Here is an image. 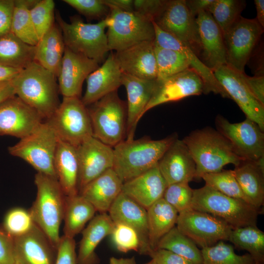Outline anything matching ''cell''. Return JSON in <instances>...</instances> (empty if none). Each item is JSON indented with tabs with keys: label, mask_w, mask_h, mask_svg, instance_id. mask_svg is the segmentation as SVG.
<instances>
[{
	"label": "cell",
	"mask_w": 264,
	"mask_h": 264,
	"mask_svg": "<svg viewBox=\"0 0 264 264\" xmlns=\"http://www.w3.org/2000/svg\"><path fill=\"white\" fill-rule=\"evenodd\" d=\"M177 138V135L173 134L159 140L148 137L125 139L113 148L112 169L124 183L157 166Z\"/></svg>",
	"instance_id": "1"
},
{
	"label": "cell",
	"mask_w": 264,
	"mask_h": 264,
	"mask_svg": "<svg viewBox=\"0 0 264 264\" xmlns=\"http://www.w3.org/2000/svg\"><path fill=\"white\" fill-rule=\"evenodd\" d=\"M57 77L33 61L12 80L15 95L34 109L45 121L58 109L59 101Z\"/></svg>",
	"instance_id": "2"
},
{
	"label": "cell",
	"mask_w": 264,
	"mask_h": 264,
	"mask_svg": "<svg viewBox=\"0 0 264 264\" xmlns=\"http://www.w3.org/2000/svg\"><path fill=\"white\" fill-rule=\"evenodd\" d=\"M182 140L195 161L197 179L206 174L220 172L227 164L236 166L243 161L235 154L229 141L212 128L192 131Z\"/></svg>",
	"instance_id": "3"
},
{
	"label": "cell",
	"mask_w": 264,
	"mask_h": 264,
	"mask_svg": "<svg viewBox=\"0 0 264 264\" xmlns=\"http://www.w3.org/2000/svg\"><path fill=\"white\" fill-rule=\"evenodd\" d=\"M34 182L37 195L29 210L35 224L57 249L60 227L64 219L66 196L57 179L37 173Z\"/></svg>",
	"instance_id": "4"
},
{
	"label": "cell",
	"mask_w": 264,
	"mask_h": 264,
	"mask_svg": "<svg viewBox=\"0 0 264 264\" xmlns=\"http://www.w3.org/2000/svg\"><path fill=\"white\" fill-rule=\"evenodd\" d=\"M191 208L222 220L232 229L257 226L261 211L243 200L227 196L205 185L193 189Z\"/></svg>",
	"instance_id": "5"
},
{
	"label": "cell",
	"mask_w": 264,
	"mask_h": 264,
	"mask_svg": "<svg viewBox=\"0 0 264 264\" xmlns=\"http://www.w3.org/2000/svg\"><path fill=\"white\" fill-rule=\"evenodd\" d=\"M56 20L66 47L99 63L104 60L109 51L105 32L108 25V17L96 23H88L76 15L70 18L68 23L57 13Z\"/></svg>",
	"instance_id": "6"
},
{
	"label": "cell",
	"mask_w": 264,
	"mask_h": 264,
	"mask_svg": "<svg viewBox=\"0 0 264 264\" xmlns=\"http://www.w3.org/2000/svg\"><path fill=\"white\" fill-rule=\"evenodd\" d=\"M92 136L113 148L127 136V103L117 91L112 92L87 107Z\"/></svg>",
	"instance_id": "7"
},
{
	"label": "cell",
	"mask_w": 264,
	"mask_h": 264,
	"mask_svg": "<svg viewBox=\"0 0 264 264\" xmlns=\"http://www.w3.org/2000/svg\"><path fill=\"white\" fill-rule=\"evenodd\" d=\"M57 142L53 129L44 121L32 133L9 147L8 150L11 155L30 164L37 173L57 178L54 160Z\"/></svg>",
	"instance_id": "8"
},
{
	"label": "cell",
	"mask_w": 264,
	"mask_h": 264,
	"mask_svg": "<svg viewBox=\"0 0 264 264\" xmlns=\"http://www.w3.org/2000/svg\"><path fill=\"white\" fill-rule=\"evenodd\" d=\"M46 121L57 137L75 147L92 136L87 107L77 97H63L58 109Z\"/></svg>",
	"instance_id": "9"
},
{
	"label": "cell",
	"mask_w": 264,
	"mask_h": 264,
	"mask_svg": "<svg viewBox=\"0 0 264 264\" xmlns=\"http://www.w3.org/2000/svg\"><path fill=\"white\" fill-rule=\"evenodd\" d=\"M107 5L110 10L106 33L109 51L117 52L144 41H154L153 22L144 20L134 13Z\"/></svg>",
	"instance_id": "10"
},
{
	"label": "cell",
	"mask_w": 264,
	"mask_h": 264,
	"mask_svg": "<svg viewBox=\"0 0 264 264\" xmlns=\"http://www.w3.org/2000/svg\"><path fill=\"white\" fill-rule=\"evenodd\" d=\"M264 32V28L256 18L242 16L223 34L226 65L235 70L244 73L254 48Z\"/></svg>",
	"instance_id": "11"
},
{
	"label": "cell",
	"mask_w": 264,
	"mask_h": 264,
	"mask_svg": "<svg viewBox=\"0 0 264 264\" xmlns=\"http://www.w3.org/2000/svg\"><path fill=\"white\" fill-rule=\"evenodd\" d=\"M216 130L230 143L235 154L242 160L256 161L264 156V133L254 121L246 118L231 123L223 116L215 118Z\"/></svg>",
	"instance_id": "12"
},
{
	"label": "cell",
	"mask_w": 264,
	"mask_h": 264,
	"mask_svg": "<svg viewBox=\"0 0 264 264\" xmlns=\"http://www.w3.org/2000/svg\"><path fill=\"white\" fill-rule=\"evenodd\" d=\"M176 226L201 248L228 241L232 230L222 220L193 209L178 214Z\"/></svg>",
	"instance_id": "13"
},
{
	"label": "cell",
	"mask_w": 264,
	"mask_h": 264,
	"mask_svg": "<svg viewBox=\"0 0 264 264\" xmlns=\"http://www.w3.org/2000/svg\"><path fill=\"white\" fill-rule=\"evenodd\" d=\"M153 22L162 30L188 45L198 56L199 46L196 17L190 12L185 0H167Z\"/></svg>",
	"instance_id": "14"
},
{
	"label": "cell",
	"mask_w": 264,
	"mask_h": 264,
	"mask_svg": "<svg viewBox=\"0 0 264 264\" xmlns=\"http://www.w3.org/2000/svg\"><path fill=\"white\" fill-rule=\"evenodd\" d=\"M214 75L245 114L246 118L255 122L264 131V106L253 96L242 74L228 66L223 65L213 70Z\"/></svg>",
	"instance_id": "15"
},
{
	"label": "cell",
	"mask_w": 264,
	"mask_h": 264,
	"mask_svg": "<svg viewBox=\"0 0 264 264\" xmlns=\"http://www.w3.org/2000/svg\"><path fill=\"white\" fill-rule=\"evenodd\" d=\"M203 83L199 75L190 68L161 79H156L151 98L143 115L159 105L180 100L203 93Z\"/></svg>",
	"instance_id": "16"
},
{
	"label": "cell",
	"mask_w": 264,
	"mask_h": 264,
	"mask_svg": "<svg viewBox=\"0 0 264 264\" xmlns=\"http://www.w3.org/2000/svg\"><path fill=\"white\" fill-rule=\"evenodd\" d=\"M44 121L38 112L16 95L0 104V135L22 139Z\"/></svg>",
	"instance_id": "17"
},
{
	"label": "cell",
	"mask_w": 264,
	"mask_h": 264,
	"mask_svg": "<svg viewBox=\"0 0 264 264\" xmlns=\"http://www.w3.org/2000/svg\"><path fill=\"white\" fill-rule=\"evenodd\" d=\"M76 148L79 163V193L90 181L112 168L114 153L113 148L93 136Z\"/></svg>",
	"instance_id": "18"
},
{
	"label": "cell",
	"mask_w": 264,
	"mask_h": 264,
	"mask_svg": "<svg viewBox=\"0 0 264 264\" xmlns=\"http://www.w3.org/2000/svg\"><path fill=\"white\" fill-rule=\"evenodd\" d=\"M199 50L198 58L213 71L226 65V52L223 34L211 14L202 11L196 17Z\"/></svg>",
	"instance_id": "19"
},
{
	"label": "cell",
	"mask_w": 264,
	"mask_h": 264,
	"mask_svg": "<svg viewBox=\"0 0 264 264\" xmlns=\"http://www.w3.org/2000/svg\"><path fill=\"white\" fill-rule=\"evenodd\" d=\"M99 67L96 61L75 53L65 46L57 77L59 92L63 97L80 98L84 80Z\"/></svg>",
	"instance_id": "20"
},
{
	"label": "cell",
	"mask_w": 264,
	"mask_h": 264,
	"mask_svg": "<svg viewBox=\"0 0 264 264\" xmlns=\"http://www.w3.org/2000/svg\"><path fill=\"white\" fill-rule=\"evenodd\" d=\"M157 166L167 185L196 178L195 161L182 141L177 138L166 150Z\"/></svg>",
	"instance_id": "21"
},
{
	"label": "cell",
	"mask_w": 264,
	"mask_h": 264,
	"mask_svg": "<svg viewBox=\"0 0 264 264\" xmlns=\"http://www.w3.org/2000/svg\"><path fill=\"white\" fill-rule=\"evenodd\" d=\"M154 41H144L114 55L123 73L146 80H156L157 68Z\"/></svg>",
	"instance_id": "22"
},
{
	"label": "cell",
	"mask_w": 264,
	"mask_h": 264,
	"mask_svg": "<svg viewBox=\"0 0 264 264\" xmlns=\"http://www.w3.org/2000/svg\"><path fill=\"white\" fill-rule=\"evenodd\" d=\"M156 80L139 78L123 73L122 85L127 94V123L126 140L133 139L138 122L153 93Z\"/></svg>",
	"instance_id": "23"
},
{
	"label": "cell",
	"mask_w": 264,
	"mask_h": 264,
	"mask_svg": "<svg viewBox=\"0 0 264 264\" xmlns=\"http://www.w3.org/2000/svg\"><path fill=\"white\" fill-rule=\"evenodd\" d=\"M155 32L154 43L158 46L184 53L189 59L191 68L200 77L203 83V93L213 92L224 98L228 94L215 78L213 71L207 67L186 44L162 30L153 22Z\"/></svg>",
	"instance_id": "24"
},
{
	"label": "cell",
	"mask_w": 264,
	"mask_h": 264,
	"mask_svg": "<svg viewBox=\"0 0 264 264\" xmlns=\"http://www.w3.org/2000/svg\"><path fill=\"white\" fill-rule=\"evenodd\" d=\"M123 72L111 52L101 66L87 78V88L82 98L83 103L88 107L105 95L115 91L122 85Z\"/></svg>",
	"instance_id": "25"
},
{
	"label": "cell",
	"mask_w": 264,
	"mask_h": 264,
	"mask_svg": "<svg viewBox=\"0 0 264 264\" xmlns=\"http://www.w3.org/2000/svg\"><path fill=\"white\" fill-rule=\"evenodd\" d=\"M16 258L22 264H55L57 249L36 225L28 233L13 238Z\"/></svg>",
	"instance_id": "26"
},
{
	"label": "cell",
	"mask_w": 264,
	"mask_h": 264,
	"mask_svg": "<svg viewBox=\"0 0 264 264\" xmlns=\"http://www.w3.org/2000/svg\"><path fill=\"white\" fill-rule=\"evenodd\" d=\"M108 214L114 223L126 224L138 233L141 244L139 253L147 255L151 250L148 241L147 210L121 192L110 207Z\"/></svg>",
	"instance_id": "27"
},
{
	"label": "cell",
	"mask_w": 264,
	"mask_h": 264,
	"mask_svg": "<svg viewBox=\"0 0 264 264\" xmlns=\"http://www.w3.org/2000/svg\"><path fill=\"white\" fill-rule=\"evenodd\" d=\"M167 186L157 165L123 183L122 192L147 210L163 198Z\"/></svg>",
	"instance_id": "28"
},
{
	"label": "cell",
	"mask_w": 264,
	"mask_h": 264,
	"mask_svg": "<svg viewBox=\"0 0 264 264\" xmlns=\"http://www.w3.org/2000/svg\"><path fill=\"white\" fill-rule=\"evenodd\" d=\"M123 182L112 169L90 181L79 193L100 213L108 212L122 192Z\"/></svg>",
	"instance_id": "29"
},
{
	"label": "cell",
	"mask_w": 264,
	"mask_h": 264,
	"mask_svg": "<svg viewBox=\"0 0 264 264\" xmlns=\"http://www.w3.org/2000/svg\"><path fill=\"white\" fill-rule=\"evenodd\" d=\"M54 165L57 180L65 196L79 194L76 148L58 138Z\"/></svg>",
	"instance_id": "30"
},
{
	"label": "cell",
	"mask_w": 264,
	"mask_h": 264,
	"mask_svg": "<svg viewBox=\"0 0 264 264\" xmlns=\"http://www.w3.org/2000/svg\"><path fill=\"white\" fill-rule=\"evenodd\" d=\"M114 222L107 213L94 217L82 230L77 260L78 264H98L99 259L95 249L101 242L112 231Z\"/></svg>",
	"instance_id": "31"
},
{
	"label": "cell",
	"mask_w": 264,
	"mask_h": 264,
	"mask_svg": "<svg viewBox=\"0 0 264 264\" xmlns=\"http://www.w3.org/2000/svg\"><path fill=\"white\" fill-rule=\"evenodd\" d=\"M62 32L54 22L36 45L34 61L58 77L65 51Z\"/></svg>",
	"instance_id": "32"
},
{
	"label": "cell",
	"mask_w": 264,
	"mask_h": 264,
	"mask_svg": "<svg viewBox=\"0 0 264 264\" xmlns=\"http://www.w3.org/2000/svg\"><path fill=\"white\" fill-rule=\"evenodd\" d=\"M233 171L248 202L260 210L264 203V173L255 161L245 160L236 166Z\"/></svg>",
	"instance_id": "33"
},
{
	"label": "cell",
	"mask_w": 264,
	"mask_h": 264,
	"mask_svg": "<svg viewBox=\"0 0 264 264\" xmlns=\"http://www.w3.org/2000/svg\"><path fill=\"white\" fill-rule=\"evenodd\" d=\"M149 244L156 248L159 240L176 225L178 212L163 198L147 209Z\"/></svg>",
	"instance_id": "34"
},
{
	"label": "cell",
	"mask_w": 264,
	"mask_h": 264,
	"mask_svg": "<svg viewBox=\"0 0 264 264\" xmlns=\"http://www.w3.org/2000/svg\"><path fill=\"white\" fill-rule=\"evenodd\" d=\"M96 212L92 204L80 194L66 197L63 235L74 238L94 217Z\"/></svg>",
	"instance_id": "35"
},
{
	"label": "cell",
	"mask_w": 264,
	"mask_h": 264,
	"mask_svg": "<svg viewBox=\"0 0 264 264\" xmlns=\"http://www.w3.org/2000/svg\"><path fill=\"white\" fill-rule=\"evenodd\" d=\"M35 50L10 32L0 36V65L22 70L34 61Z\"/></svg>",
	"instance_id": "36"
},
{
	"label": "cell",
	"mask_w": 264,
	"mask_h": 264,
	"mask_svg": "<svg viewBox=\"0 0 264 264\" xmlns=\"http://www.w3.org/2000/svg\"><path fill=\"white\" fill-rule=\"evenodd\" d=\"M37 0H15L10 32L23 42L36 46L39 39L32 21L30 9Z\"/></svg>",
	"instance_id": "37"
},
{
	"label": "cell",
	"mask_w": 264,
	"mask_h": 264,
	"mask_svg": "<svg viewBox=\"0 0 264 264\" xmlns=\"http://www.w3.org/2000/svg\"><path fill=\"white\" fill-rule=\"evenodd\" d=\"M228 241L236 248L247 251L256 263H264V232L257 226L232 229Z\"/></svg>",
	"instance_id": "38"
},
{
	"label": "cell",
	"mask_w": 264,
	"mask_h": 264,
	"mask_svg": "<svg viewBox=\"0 0 264 264\" xmlns=\"http://www.w3.org/2000/svg\"><path fill=\"white\" fill-rule=\"evenodd\" d=\"M156 248L169 250L186 259L193 264H203L201 250L176 226L161 238Z\"/></svg>",
	"instance_id": "39"
},
{
	"label": "cell",
	"mask_w": 264,
	"mask_h": 264,
	"mask_svg": "<svg viewBox=\"0 0 264 264\" xmlns=\"http://www.w3.org/2000/svg\"><path fill=\"white\" fill-rule=\"evenodd\" d=\"M203 264H255L248 253L237 254L234 246L221 241L215 245L201 248Z\"/></svg>",
	"instance_id": "40"
},
{
	"label": "cell",
	"mask_w": 264,
	"mask_h": 264,
	"mask_svg": "<svg viewBox=\"0 0 264 264\" xmlns=\"http://www.w3.org/2000/svg\"><path fill=\"white\" fill-rule=\"evenodd\" d=\"M154 51L157 68L156 79H163L191 68L190 61L184 53L161 47L154 42Z\"/></svg>",
	"instance_id": "41"
},
{
	"label": "cell",
	"mask_w": 264,
	"mask_h": 264,
	"mask_svg": "<svg viewBox=\"0 0 264 264\" xmlns=\"http://www.w3.org/2000/svg\"><path fill=\"white\" fill-rule=\"evenodd\" d=\"M245 6V0H214L208 11L223 34L241 16Z\"/></svg>",
	"instance_id": "42"
},
{
	"label": "cell",
	"mask_w": 264,
	"mask_h": 264,
	"mask_svg": "<svg viewBox=\"0 0 264 264\" xmlns=\"http://www.w3.org/2000/svg\"><path fill=\"white\" fill-rule=\"evenodd\" d=\"M201 178L205 181V185L227 196L250 204L240 188L233 170H221L206 174L202 175Z\"/></svg>",
	"instance_id": "43"
},
{
	"label": "cell",
	"mask_w": 264,
	"mask_h": 264,
	"mask_svg": "<svg viewBox=\"0 0 264 264\" xmlns=\"http://www.w3.org/2000/svg\"><path fill=\"white\" fill-rule=\"evenodd\" d=\"M35 225L29 210L16 207L6 212L2 228L10 237L15 238L28 233Z\"/></svg>",
	"instance_id": "44"
},
{
	"label": "cell",
	"mask_w": 264,
	"mask_h": 264,
	"mask_svg": "<svg viewBox=\"0 0 264 264\" xmlns=\"http://www.w3.org/2000/svg\"><path fill=\"white\" fill-rule=\"evenodd\" d=\"M55 2L53 0H37L30 9L32 21L39 40L54 23Z\"/></svg>",
	"instance_id": "45"
},
{
	"label": "cell",
	"mask_w": 264,
	"mask_h": 264,
	"mask_svg": "<svg viewBox=\"0 0 264 264\" xmlns=\"http://www.w3.org/2000/svg\"><path fill=\"white\" fill-rule=\"evenodd\" d=\"M192 189L187 182H179L167 185L163 198L178 214L192 209Z\"/></svg>",
	"instance_id": "46"
},
{
	"label": "cell",
	"mask_w": 264,
	"mask_h": 264,
	"mask_svg": "<svg viewBox=\"0 0 264 264\" xmlns=\"http://www.w3.org/2000/svg\"><path fill=\"white\" fill-rule=\"evenodd\" d=\"M110 235L116 249L122 252H139L141 244L138 233L132 227L121 223H114Z\"/></svg>",
	"instance_id": "47"
},
{
	"label": "cell",
	"mask_w": 264,
	"mask_h": 264,
	"mask_svg": "<svg viewBox=\"0 0 264 264\" xmlns=\"http://www.w3.org/2000/svg\"><path fill=\"white\" fill-rule=\"evenodd\" d=\"M76 9L79 13L88 18L100 20L105 19L110 15L109 7L103 0H64Z\"/></svg>",
	"instance_id": "48"
},
{
	"label": "cell",
	"mask_w": 264,
	"mask_h": 264,
	"mask_svg": "<svg viewBox=\"0 0 264 264\" xmlns=\"http://www.w3.org/2000/svg\"><path fill=\"white\" fill-rule=\"evenodd\" d=\"M167 0H134L133 13L140 18L153 22L165 6Z\"/></svg>",
	"instance_id": "49"
},
{
	"label": "cell",
	"mask_w": 264,
	"mask_h": 264,
	"mask_svg": "<svg viewBox=\"0 0 264 264\" xmlns=\"http://www.w3.org/2000/svg\"><path fill=\"white\" fill-rule=\"evenodd\" d=\"M55 264H78L74 238L61 237Z\"/></svg>",
	"instance_id": "50"
},
{
	"label": "cell",
	"mask_w": 264,
	"mask_h": 264,
	"mask_svg": "<svg viewBox=\"0 0 264 264\" xmlns=\"http://www.w3.org/2000/svg\"><path fill=\"white\" fill-rule=\"evenodd\" d=\"M14 239L0 228V264H15Z\"/></svg>",
	"instance_id": "51"
},
{
	"label": "cell",
	"mask_w": 264,
	"mask_h": 264,
	"mask_svg": "<svg viewBox=\"0 0 264 264\" xmlns=\"http://www.w3.org/2000/svg\"><path fill=\"white\" fill-rule=\"evenodd\" d=\"M156 264H193L186 259L169 250L156 248L147 253Z\"/></svg>",
	"instance_id": "52"
},
{
	"label": "cell",
	"mask_w": 264,
	"mask_h": 264,
	"mask_svg": "<svg viewBox=\"0 0 264 264\" xmlns=\"http://www.w3.org/2000/svg\"><path fill=\"white\" fill-rule=\"evenodd\" d=\"M15 0H0V36L10 32Z\"/></svg>",
	"instance_id": "53"
},
{
	"label": "cell",
	"mask_w": 264,
	"mask_h": 264,
	"mask_svg": "<svg viewBox=\"0 0 264 264\" xmlns=\"http://www.w3.org/2000/svg\"><path fill=\"white\" fill-rule=\"evenodd\" d=\"M242 77L249 91L256 100L264 106V76L258 75L250 77L244 73Z\"/></svg>",
	"instance_id": "54"
},
{
	"label": "cell",
	"mask_w": 264,
	"mask_h": 264,
	"mask_svg": "<svg viewBox=\"0 0 264 264\" xmlns=\"http://www.w3.org/2000/svg\"><path fill=\"white\" fill-rule=\"evenodd\" d=\"M186 5L192 14L196 17L202 11H208L214 0H185Z\"/></svg>",
	"instance_id": "55"
},
{
	"label": "cell",
	"mask_w": 264,
	"mask_h": 264,
	"mask_svg": "<svg viewBox=\"0 0 264 264\" xmlns=\"http://www.w3.org/2000/svg\"><path fill=\"white\" fill-rule=\"evenodd\" d=\"M103 1L122 11L133 13V0H103Z\"/></svg>",
	"instance_id": "56"
},
{
	"label": "cell",
	"mask_w": 264,
	"mask_h": 264,
	"mask_svg": "<svg viewBox=\"0 0 264 264\" xmlns=\"http://www.w3.org/2000/svg\"><path fill=\"white\" fill-rule=\"evenodd\" d=\"M15 95V89L12 80L0 83V104Z\"/></svg>",
	"instance_id": "57"
},
{
	"label": "cell",
	"mask_w": 264,
	"mask_h": 264,
	"mask_svg": "<svg viewBox=\"0 0 264 264\" xmlns=\"http://www.w3.org/2000/svg\"><path fill=\"white\" fill-rule=\"evenodd\" d=\"M21 70L0 65V83L12 80Z\"/></svg>",
	"instance_id": "58"
},
{
	"label": "cell",
	"mask_w": 264,
	"mask_h": 264,
	"mask_svg": "<svg viewBox=\"0 0 264 264\" xmlns=\"http://www.w3.org/2000/svg\"><path fill=\"white\" fill-rule=\"evenodd\" d=\"M257 17L259 23L264 28V0H255Z\"/></svg>",
	"instance_id": "59"
},
{
	"label": "cell",
	"mask_w": 264,
	"mask_h": 264,
	"mask_svg": "<svg viewBox=\"0 0 264 264\" xmlns=\"http://www.w3.org/2000/svg\"><path fill=\"white\" fill-rule=\"evenodd\" d=\"M109 264H136V263L134 257L127 258L111 257L110 259Z\"/></svg>",
	"instance_id": "60"
},
{
	"label": "cell",
	"mask_w": 264,
	"mask_h": 264,
	"mask_svg": "<svg viewBox=\"0 0 264 264\" xmlns=\"http://www.w3.org/2000/svg\"><path fill=\"white\" fill-rule=\"evenodd\" d=\"M145 264H156V263L154 262V261L152 259L150 262Z\"/></svg>",
	"instance_id": "61"
},
{
	"label": "cell",
	"mask_w": 264,
	"mask_h": 264,
	"mask_svg": "<svg viewBox=\"0 0 264 264\" xmlns=\"http://www.w3.org/2000/svg\"><path fill=\"white\" fill-rule=\"evenodd\" d=\"M15 264H22L16 258V262Z\"/></svg>",
	"instance_id": "62"
},
{
	"label": "cell",
	"mask_w": 264,
	"mask_h": 264,
	"mask_svg": "<svg viewBox=\"0 0 264 264\" xmlns=\"http://www.w3.org/2000/svg\"><path fill=\"white\" fill-rule=\"evenodd\" d=\"M255 264H264V263H256Z\"/></svg>",
	"instance_id": "63"
}]
</instances>
